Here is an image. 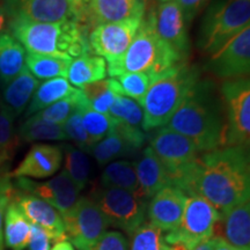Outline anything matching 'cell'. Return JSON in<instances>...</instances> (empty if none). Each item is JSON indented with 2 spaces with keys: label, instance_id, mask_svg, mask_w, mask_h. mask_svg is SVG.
<instances>
[{
  "label": "cell",
  "instance_id": "cell-41",
  "mask_svg": "<svg viewBox=\"0 0 250 250\" xmlns=\"http://www.w3.org/2000/svg\"><path fill=\"white\" fill-rule=\"evenodd\" d=\"M92 250H129V241L122 232L109 230L103 234Z\"/></svg>",
  "mask_w": 250,
  "mask_h": 250
},
{
  "label": "cell",
  "instance_id": "cell-40",
  "mask_svg": "<svg viewBox=\"0 0 250 250\" xmlns=\"http://www.w3.org/2000/svg\"><path fill=\"white\" fill-rule=\"evenodd\" d=\"M17 190L13 189L9 175L0 174V250H4V229H2V223H4L5 212L7 206L13 201V197Z\"/></svg>",
  "mask_w": 250,
  "mask_h": 250
},
{
  "label": "cell",
  "instance_id": "cell-25",
  "mask_svg": "<svg viewBox=\"0 0 250 250\" xmlns=\"http://www.w3.org/2000/svg\"><path fill=\"white\" fill-rule=\"evenodd\" d=\"M224 236L236 249L250 250V201L224 215Z\"/></svg>",
  "mask_w": 250,
  "mask_h": 250
},
{
  "label": "cell",
  "instance_id": "cell-4",
  "mask_svg": "<svg viewBox=\"0 0 250 250\" xmlns=\"http://www.w3.org/2000/svg\"><path fill=\"white\" fill-rule=\"evenodd\" d=\"M182 62H186L156 33L155 14L152 11L145 14L138 33L123 57L107 65V71L111 78L124 73H146L154 81Z\"/></svg>",
  "mask_w": 250,
  "mask_h": 250
},
{
  "label": "cell",
  "instance_id": "cell-46",
  "mask_svg": "<svg viewBox=\"0 0 250 250\" xmlns=\"http://www.w3.org/2000/svg\"><path fill=\"white\" fill-rule=\"evenodd\" d=\"M212 241V250H237L233 247L225 237L221 235H215L211 237Z\"/></svg>",
  "mask_w": 250,
  "mask_h": 250
},
{
  "label": "cell",
  "instance_id": "cell-12",
  "mask_svg": "<svg viewBox=\"0 0 250 250\" xmlns=\"http://www.w3.org/2000/svg\"><path fill=\"white\" fill-rule=\"evenodd\" d=\"M143 19L99 24L93 28L88 34L90 51L104 59L107 65L118 62L138 33Z\"/></svg>",
  "mask_w": 250,
  "mask_h": 250
},
{
  "label": "cell",
  "instance_id": "cell-23",
  "mask_svg": "<svg viewBox=\"0 0 250 250\" xmlns=\"http://www.w3.org/2000/svg\"><path fill=\"white\" fill-rule=\"evenodd\" d=\"M107 74V62L100 56L88 54L71 62L66 78L71 85L81 89L89 83L104 80Z\"/></svg>",
  "mask_w": 250,
  "mask_h": 250
},
{
  "label": "cell",
  "instance_id": "cell-7",
  "mask_svg": "<svg viewBox=\"0 0 250 250\" xmlns=\"http://www.w3.org/2000/svg\"><path fill=\"white\" fill-rule=\"evenodd\" d=\"M223 215L217 208L199 195H189L187 198L180 226L165 235L169 246H182L193 250L199 243L213 236L214 227Z\"/></svg>",
  "mask_w": 250,
  "mask_h": 250
},
{
  "label": "cell",
  "instance_id": "cell-52",
  "mask_svg": "<svg viewBox=\"0 0 250 250\" xmlns=\"http://www.w3.org/2000/svg\"><path fill=\"white\" fill-rule=\"evenodd\" d=\"M237 250H240V249H237Z\"/></svg>",
  "mask_w": 250,
  "mask_h": 250
},
{
  "label": "cell",
  "instance_id": "cell-28",
  "mask_svg": "<svg viewBox=\"0 0 250 250\" xmlns=\"http://www.w3.org/2000/svg\"><path fill=\"white\" fill-rule=\"evenodd\" d=\"M138 152L131 144L124 138L118 131L112 127L110 132L90 149L93 158L100 166H107L116 159L132 155Z\"/></svg>",
  "mask_w": 250,
  "mask_h": 250
},
{
  "label": "cell",
  "instance_id": "cell-50",
  "mask_svg": "<svg viewBox=\"0 0 250 250\" xmlns=\"http://www.w3.org/2000/svg\"><path fill=\"white\" fill-rule=\"evenodd\" d=\"M193 250H212L211 239H208V240H206V241H203L202 243H199V245L197 246Z\"/></svg>",
  "mask_w": 250,
  "mask_h": 250
},
{
  "label": "cell",
  "instance_id": "cell-27",
  "mask_svg": "<svg viewBox=\"0 0 250 250\" xmlns=\"http://www.w3.org/2000/svg\"><path fill=\"white\" fill-rule=\"evenodd\" d=\"M4 223L6 246L12 250H23L29 242L31 223L14 202L6 208Z\"/></svg>",
  "mask_w": 250,
  "mask_h": 250
},
{
  "label": "cell",
  "instance_id": "cell-6",
  "mask_svg": "<svg viewBox=\"0 0 250 250\" xmlns=\"http://www.w3.org/2000/svg\"><path fill=\"white\" fill-rule=\"evenodd\" d=\"M249 24L250 0H217L202 21L199 49L212 56Z\"/></svg>",
  "mask_w": 250,
  "mask_h": 250
},
{
  "label": "cell",
  "instance_id": "cell-2",
  "mask_svg": "<svg viewBox=\"0 0 250 250\" xmlns=\"http://www.w3.org/2000/svg\"><path fill=\"white\" fill-rule=\"evenodd\" d=\"M166 126L192 140L199 152L225 147L226 115L213 83L199 80Z\"/></svg>",
  "mask_w": 250,
  "mask_h": 250
},
{
  "label": "cell",
  "instance_id": "cell-26",
  "mask_svg": "<svg viewBox=\"0 0 250 250\" xmlns=\"http://www.w3.org/2000/svg\"><path fill=\"white\" fill-rule=\"evenodd\" d=\"M79 88H76L65 78H54L45 80L37 87L30 103L28 104L26 116L30 117L49 105L73 95Z\"/></svg>",
  "mask_w": 250,
  "mask_h": 250
},
{
  "label": "cell",
  "instance_id": "cell-14",
  "mask_svg": "<svg viewBox=\"0 0 250 250\" xmlns=\"http://www.w3.org/2000/svg\"><path fill=\"white\" fill-rule=\"evenodd\" d=\"M15 186L22 192L43 199L55 208L62 217L73 208L81 191L64 169L57 176L42 183L34 182L28 177H17Z\"/></svg>",
  "mask_w": 250,
  "mask_h": 250
},
{
  "label": "cell",
  "instance_id": "cell-42",
  "mask_svg": "<svg viewBox=\"0 0 250 250\" xmlns=\"http://www.w3.org/2000/svg\"><path fill=\"white\" fill-rule=\"evenodd\" d=\"M54 241L50 234L43 229L42 227L31 224L30 239L28 242V249L29 250H50L51 249V242Z\"/></svg>",
  "mask_w": 250,
  "mask_h": 250
},
{
  "label": "cell",
  "instance_id": "cell-11",
  "mask_svg": "<svg viewBox=\"0 0 250 250\" xmlns=\"http://www.w3.org/2000/svg\"><path fill=\"white\" fill-rule=\"evenodd\" d=\"M67 240L78 250H92L109 225L96 203L89 197H79L76 204L62 215Z\"/></svg>",
  "mask_w": 250,
  "mask_h": 250
},
{
  "label": "cell",
  "instance_id": "cell-22",
  "mask_svg": "<svg viewBox=\"0 0 250 250\" xmlns=\"http://www.w3.org/2000/svg\"><path fill=\"white\" fill-rule=\"evenodd\" d=\"M39 86L40 81L24 66L22 71L5 86L1 105L15 118L26 110Z\"/></svg>",
  "mask_w": 250,
  "mask_h": 250
},
{
  "label": "cell",
  "instance_id": "cell-20",
  "mask_svg": "<svg viewBox=\"0 0 250 250\" xmlns=\"http://www.w3.org/2000/svg\"><path fill=\"white\" fill-rule=\"evenodd\" d=\"M62 161V147L49 144H35L11 175L13 177L45 179L59 169Z\"/></svg>",
  "mask_w": 250,
  "mask_h": 250
},
{
  "label": "cell",
  "instance_id": "cell-18",
  "mask_svg": "<svg viewBox=\"0 0 250 250\" xmlns=\"http://www.w3.org/2000/svg\"><path fill=\"white\" fill-rule=\"evenodd\" d=\"M156 33L183 61L189 55L190 44L187 33V22L176 0L160 2L154 12Z\"/></svg>",
  "mask_w": 250,
  "mask_h": 250
},
{
  "label": "cell",
  "instance_id": "cell-32",
  "mask_svg": "<svg viewBox=\"0 0 250 250\" xmlns=\"http://www.w3.org/2000/svg\"><path fill=\"white\" fill-rule=\"evenodd\" d=\"M65 154V167L71 180L76 186L83 190L87 186L90 176V161L86 152L78 148L77 146L65 145L62 147Z\"/></svg>",
  "mask_w": 250,
  "mask_h": 250
},
{
  "label": "cell",
  "instance_id": "cell-24",
  "mask_svg": "<svg viewBox=\"0 0 250 250\" xmlns=\"http://www.w3.org/2000/svg\"><path fill=\"white\" fill-rule=\"evenodd\" d=\"M26 50L8 31L0 35V80L7 85L26 66Z\"/></svg>",
  "mask_w": 250,
  "mask_h": 250
},
{
  "label": "cell",
  "instance_id": "cell-5",
  "mask_svg": "<svg viewBox=\"0 0 250 250\" xmlns=\"http://www.w3.org/2000/svg\"><path fill=\"white\" fill-rule=\"evenodd\" d=\"M198 81V68L189 66L187 62L156 78L140 103L144 112V131L166 126Z\"/></svg>",
  "mask_w": 250,
  "mask_h": 250
},
{
  "label": "cell",
  "instance_id": "cell-36",
  "mask_svg": "<svg viewBox=\"0 0 250 250\" xmlns=\"http://www.w3.org/2000/svg\"><path fill=\"white\" fill-rule=\"evenodd\" d=\"M130 250H171L165 241V235L149 223H144L131 234Z\"/></svg>",
  "mask_w": 250,
  "mask_h": 250
},
{
  "label": "cell",
  "instance_id": "cell-48",
  "mask_svg": "<svg viewBox=\"0 0 250 250\" xmlns=\"http://www.w3.org/2000/svg\"><path fill=\"white\" fill-rule=\"evenodd\" d=\"M9 23V18L7 15V12L4 7V5H0V35L2 33H5L6 27L8 26Z\"/></svg>",
  "mask_w": 250,
  "mask_h": 250
},
{
  "label": "cell",
  "instance_id": "cell-9",
  "mask_svg": "<svg viewBox=\"0 0 250 250\" xmlns=\"http://www.w3.org/2000/svg\"><path fill=\"white\" fill-rule=\"evenodd\" d=\"M220 94L226 115L225 146L250 147V76L226 80Z\"/></svg>",
  "mask_w": 250,
  "mask_h": 250
},
{
  "label": "cell",
  "instance_id": "cell-10",
  "mask_svg": "<svg viewBox=\"0 0 250 250\" xmlns=\"http://www.w3.org/2000/svg\"><path fill=\"white\" fill-rule=\"evenodd\" d=\"M149 147L165 166L174 187L191 171L201 153L192 140L167 126L156 131Z\"/></svg>",
  "mask_w": 250,
  "mask_h": 250
},
{
  "label": "cell",
  "instance_id": "cell-30",
  "mask_svg": "<svg viewBox=\"0 0 250 250\" xmlns=\"http://www.w3.org/2000/svg\"><path fill=\"white\" fill-rule=\"evenodd\" d=\"M19 137L27 143L50 140V142H62L67 140L62 125L51 123L37 117L36 115L28 117L19 130Z\"/></svg>",
  "mask_w": 250,
  "mask_h": 250
},
{
  "label": "cell",
  "instance_id": "cell-29",
  "mask_svg": "<svg viewBox=\"0 0 250 250\" xmlns=\"http://www.w3.org/2000/svg\"><path fill=\"white\" fill-rule=\"evenodd\" d=\"M101 186L127 190L138 193L136 166L129 160H115L104 167L101 175Z\"/></svg>",
  "mask_w": 250,
  "mask_h": 250
},
{
  "label": "cell",
  "instance_id": "cell-49",
  "mask_svg": "<svg viewBox=\"0 0 250 250\" xmlns=\"http://www.w3.org/2000/svg\"><path fill=\"white\" fill-rule=\"evenodd\" d=\"M50 250H74L73 246H72V243L70 241H67V240H64V241H59V242H56L55 246L52 247Z\"/></svg>",
  "mask_w": 250,
  "mask_h": 250
},
{
  "label": "cell",
  "instance_id": "cell-34",
  "mask_svg": "<svg viewBox=\"0 0 250 250\" xmlns=\"http://www.w3.org/2000/svg\"><path fill=\"white\" fill-rule=\"evenodd\" d=\"M86 101L87 100L83 95V90L78 89L73 95L49 105L48 108L36 112L35 115L44 121L62 125L70 118L71 115L76 112Z\"/></svg>",
  "mask_w": 250,
  "mask_h": 250
},
{
  "label": "cell",
  "instance_id": "cell-39",
  "mask_svg": "<svg viewBox=\"0 0 250 250\" xmlns=\"http://www.w3.org/2000/svg\"><path fill=\"white\" fill-rule=\"evenodd\" d=\"M85 103H83V104H85ZM83 105H81V107H83ZM81 107L78 109L76 112H73L70 116V118L62 124V129H64V132L66 134L67 140H72V142L76 144L77 147L83 149V152H90L93 145L92 143H90L89 137L86 132L85 127H83Z\"/></svg>",
  "mask_w": 250,
  "mask_h": 250
},
{
  "label": "cell",
  "instance_id": "cell-43",
  "mask_svg": "<svg viewBox=\"0 0 250 250\" xmlns=\"http://www.w3.org/2000/svg\"><path fill=\"white\" fill-rule=\"evenodd\" d=\"M180 5L187 24L190 23L210 2V0H176Z\"/></svg>",
  "mask_w": 250,
  "mask_h": 250
},
{
  "label": "cell",
  "instance_id": "cell-31",
  "mask_svg": "<svg viewBox=\"0 0 250 250\" xmlns=\"http://www.w3.org/2000/svg\"><path fill=\"white\" fill-rule=\"evenodd\" d=\"M70 64V61L51 56L28 54L26 57V66L37 80L65 78Z\"/></svg>",
  "mask_w": 250,
  "mask_h": 250
},
{
  "label": "cell",
  "instance_id": "cell-1",
  "mask_svg": "<svg viewBox=\"0 0 250 250\" xmlns=\"http://www.w3.org/2000/svg\"><path fill=\"white\" fill-rule=\"evenodd\" d=\"M176 188L204 197L224 217L250 201V147L225 146L199 155Z\"/></svg>",
  "mask_w": 250,
  "mask_h": 250
},
{
  "label": "cell",
  "instance_id": "cell-21",
  "mask_svg": "<svg viewBox=\"0 0 250 250\" xmlns=\"http://www.w3.org/2000/svg\"><path fill=\"white\" fill-rule=\"evenodd\" d=\"M137 179H138V195L149 201L156 192L165 187L171 186L170 177L165 166L149 147L144 148L140 158L134 162Z\"/></svg>",
  "mask_w": 250,
  "mask_h": 250
},
{
  "label": "cell",
  "instance_id": "cell-35",
  "mask_svg": "<svg viewBox=\"0 0 250 250\" xmlns=\"http://www.w3.org/2000/svg\"><path fill=\"white\" fill-rule=\"evenodd\" d=\"M81 114H83V127L93 146L104 138L114 127V121L109 117V115L93 110L89 107L88 101L81 107Z\"/></svg>",
  "mask_w": 250,
  "mask_h": 250
},
{
  "label": "cell",
  "instance_id": "cell-38",
  "mask_svg": "<svg viewBox=\"0 0 250 250\" xmlns=\"http://www.w3.org/2000/svg\"><path fill=\"white\" fill-rule=\"evenodd\" d=\"M116 80L122 88V94L139 103L143 102L153 83L151 77L146 73H124L116 78Z\"/></svg>",
  "mask_w": 250,
  "mask_h": 250
},
{
  "label": "cell",
  "instance_id": "cell-8",
  "mask_svg": "<svg viewBox=\"0 0 250 250\" xmlns=\"http://www.w3.org/2000/svg\"><path fill=\"white\" fill-rule=\"evenodd\" d=\"M92 199L104 215L109 227L131 235L145 223L148 201L138 193L101 186L93 192Z\"/></svg>",
  "mask_w": 250,
  "mask_h": 250
},
{
  "label": "cell",
  "instance_id": "cell-51",
  "mask_svg": "<svg viewBox=\"0 0 250 250\" xmlns=\"http://www.w3.org/2000/svg\"><path fill=\"white\" fill-rule=\"evenodd\" d=\"M161 2H164V1H169V0H160Z\"/></svg>",
  "mask_w": 250,
  "mask_h": 250
},
{
  "label": "cell",
  "instance_id": "cell-37",
  "mask_svg": "<svg viewBox=\"0 0 250 250\" xmlns=\"http://www.w3.org/2000/svg\"><path fill=\"white\" fill-rule=\"evenodd\" d=\"M19 138L14 129V117L0 105V167L13 156Z\"/></svg>",
  "mask_w": 250,
  "mask_h": 250
},
{
  "label": "cell",
  "instance_id": "cell-19",
  "mask_svg": "<svg viewBox=\"0 0 250 250\" xmlns=\"http://www.w3.org/2000/svg\"><path fill=\"white\" fill-rule=\"evenodd\" d=\"M31 224L45 229L55 242L67 240L62 214L51 205L26 192L15 191L13 201Z\"/></svg>",
  "mask_w": 250,
  "mask_h": 250
},
{
  "label": "cell",
  "instance_id": "cell-44",
  "mask_svg": "<svg viewBox=\"0 0 250 250\" xmlns=\"http://www.w3.org/2000/svg\"><path fill=\"white\" fill-rule=\"evenodd\" d=\"M115 96H116V93H115L114 90L110 88V86H109V89L107 92H104L102 95H100L99 98L93 100V101L88 102V104L93 110L108 115L112 103L115 101Z\"/></svg>",
  "mask_w": 250,
  "mask_h": 250
},
{
  "label": "cell",
  "instance_id": "cell-3",
  "mask_svg": "<svg viewBox=\"0 0 250 250\" xmlns=\"http://www.w3.org/2000/svg\"><path fill=\"white\" fill-rule=\"evenodd\" d=\"M8 29L29 54L51 56L70 62L92 54L88 35L76 21L45 23L9 20Z\"/></svg>",
  "mask_w": 250,
  "mask_h": 250
},
{
  "label": "cell",
  "instance_id": "cell-47",
  "mask_svg": "<svg viewBox=\"0 0 250 250\" xmlns=\"http://www.w3.org/2000/svg\"><path fill=\"white\" fill-rule=\"evenodd\" d=\"M71 2V5L73 6L74 11H76V15H77V22H79L83 14L85 13L87 5H88L89 0H68Z\"/></svg>",
  "mask_w": 250,
  "mask_h": 250
},
{
  "label": "cell",
  "instance_id": "cell-15",
  "mask_svg": "<svg viewBox=\"0 0 250 250\" xmlns=\"http://www.w3.org/2000/svg\"><path fill=\"white\" fill-rule=\"evenodd\" d=\"M9 20L33 22H62L76 21L77 15L68 0H4Z\"/></svg>",
  "mask_w": 250,
  "mask_h": 250
},
{
  "label": "cell",
  "instance_id": "cell-17",
  "mask_svg": "<svg viewBox=\"0 0 250 250\" xmlns=\"http://www.w3.org/2000/svg\"><path fill=\"white\" fill-rule=\"evenodd\" d=\"M187 193L174 186H167L149 199L146 217L149 224L164 232H173L182 220Z\"/></svg>",
  "mask_w": 250,
  "mask_h": 250
},
{
  "label": "cell",
  "instance_id": "cell-16",
  "mask_svg": "<svg viewBox=\"0 0 250 250\" xmlns=\"http://www.w3.org/2000/svg\"><path fill=\"white\" fill-rule=\"evenodd\" d=\"M146 14L144 0H89L78 23L88 35L99 24L143 19Z\"/></svg>",
  "mask_w": 250,
  "mask_h": 250
},
{
  "label": "cell",
  "instance_id": "cell-13",
  "mask_svg": "<svg viewBox=\"0 0 250 250\" xmlns=\"http://www.w3.org/2000/svg\"><path fill=\"white\" fill-rule=\"evenodd\" d=\"M206 70L223 79L250 76V24L211 56Z\"/></svg>",
  "mask_w": 250,
  "mask_h": 250
},
{
  "label": "cell",
  "instance_id": "cell-33",
  "mask_svg": "<svg viewBox=\"0 0 250 250\" xmlns=\"http://www.w3.org/2000/svg\"><path fill=\"white\" fill-rule=\"evenodd\" d=\"M108 115L114 121V123H120L126 126L136 127V129H143V107L136 100L116 94Z\"/></svg>",
  "mask_w": 250,
  "mask_h": 250
},
{
  "label": "cell",
  "instance_id": "cell-45",
  "mask_svg": "<svg viewBox=\"0 0 250 250\" xmlns=\"http://www.w3.org/2000/svg\"><path fill=\"white\" fill-rule=\"evenodd\" d=\"M108 89H109V79L96 81V83H89V85L83 86V88H81L83 95H85V98L88 102L93 101V100H95L96 98H99L100 95H102L103 93L107 92Z\"/></svg>",
  "mask_w": 250,
  "mask_h": 250
}]
</instances>
